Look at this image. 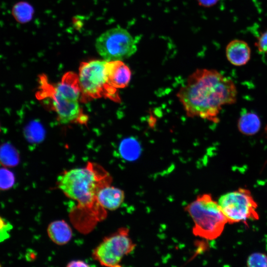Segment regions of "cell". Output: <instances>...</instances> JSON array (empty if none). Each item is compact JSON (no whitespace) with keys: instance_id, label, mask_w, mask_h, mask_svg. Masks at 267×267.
I'll use <instances>...</instances> for the list:
<instances>
[{"instance_id":"7a4b0ae2","label":"cell","mask_w":267,"mask_h":267,"mask_svg":"<svg viewBox=\"0 0 267 267\" xmlns=\"http://www.w3.org/2000/svg\"><path fill=\"white\" fill-rule=\"evenodd\" d=\"M112 181V177L102 167L89 162L85 167L61 173L57 177L56 184L65 196L77 202L82 210L92 211L100 220L98 214L104 209L97 202V194L101 188L110 185Z\"/></svg>"},{"instance_id":"4fadbf2b","label":"cell","mask_w":267,"mask_h":267,"mask_svg":"<svg viewBox=\"0 0 267 267\" xmlns=\"http://www.w3.org/2000/svg\"><path fill=\"white\" fill-rule=\"evenodd\" d=\"M47 232L51 240L59 245L68 243L73 235L71 227L64 220H56L50 222L47 227Z\"/></svg>"},{"instance_id":"5b68a950","label":"cell","mask_w":267,"mask_h":267,"mask_svg":"<svg viewBox=\"0 0 267 267\" xmlns=\"http://www.w3.org/2000/svg\"><path fill=\"white\" fill-rule=\"evenodd\" d=\"M137 41L126 29L114 27L101 34L96 40L98 53L106 61L123 60L137 50Z\"/></svg>"},{"instance_id":"2e32d148","label":"cell","mask_w":267,"mask_h":267,"mask_svg":"<svg viewBox=\"0 0 267 267\" xmlns=\"http://www.w3.org/2000/svg\"><path fill=\"white\" fill-rule=\"evenodd\" d=\"M119 150L121 157L128 161L136 160L140 154L139 142L132 137L123 140L120 144Z\"/></svg>"},{"instance_id":"3957f363","label":"cell","mask_w":267,"mask_h":267,"mask_svg":"<svg viewBox=\"0 0 267 267\" xmlns=\"http://www.w3.org/2000/svg\"><path fill=\"white\" fill-rule=\"evenodd\" d=\"M184 209L193 221V234L206 240H212L219 237L227 223L218 202L210 194L198 195Z\"/></svg>"},{"instance_id":"9c48e42d","label":"cell","mask_w":267,"mask_h":267,"mask_svg":"<svg viewBox=\"0 0 267 267\" xmlns=\"http://www.w3.org/2000/svg\"><path fill=\"white\" fill-rule=\"evenodd\" d=\"M106 71L108 82L110 86L118 89L125 88L128 86L132 72L122 60L107 61Z\"/></svg>"},{"instance_id":"5bb4252c","label":"cell","mask_w":267,"mask_h":267,"mask_svg":"<svg viewBox=\"0 0 267 267\" xmlns=\"http://www.w3.org/2000/svg\"><path fill=\"white\" fill-rule=\"evenodd\" d=\"M261 128V121L259 116L255 112H243L237 121V128L242 134L252 136L257 134Z\"/></svg>"},{"instance_id":"ac0fdd59","label":"cell","mask_w":267,"mask_h":267,"mask_svg":"<svg viewBox=\"0 0 267 267\" xmlns=\"http://www.w3.org/2000/svg\"><path fill=\"white\" fill-rule=\"evenodd\" d=\"M24 135L30 142H38L44 137L43 129L40 124L36 122L29 123L24 129Z\"/></svg>"},{"instance_id":"7c38bea8","label":"cell","mask_w":267,"mask_h":267,"mask_svg":"<svg viewBox=\"0 0 267 267\" xmlns=\"http://www.w3.org/2000/svg\"><path fill=\"white\" fill-rule=\"evenodd\" d=\"M125 197L123 190L110 184L101 188L97 193L96 198L98 203L102 208L114 211L120 207Z\"/></svg>"},{"instance_id":"8fae6325","label":"cell","mask_w":267,"mask_h":267,"mask_svg":"<svg viewBox=\"0 0 267 267\" xmlns=\"http://www.w3.org/2000/svg\"><path fill=\"white\" fill-rule=\"evenodd\" d=\"M53 87L57 93L67 99L79 101L82 96L78 75L74 72L65 73L61 81Z\"/></svg>"},{"instance_id":"7402d4cb","label":"cell","mask_w":267,"mask_h":267,"mask_svg":"<svg viewBox=\"0 0 267 267\" xmlns=\"http://www.w3.org/2000/svg\"><path fill=\"white\" fill-rule=\"evenodd\" d=\"M255 46L260 53L267 55V30L259 34L255 41Z\"/></svg>"},{"instance_id":"cb8c5ba5","label":"cell","mask_w":267,"mask_h":267,"mask_svg":"<svg viewBox=\"0 0 267 267\" xmlns=\"http://www.w3.org/2000/svg\"><path fill=\"white\" fill-rule=\"evenodd\" d=\"M219 0H198L200 4L204 6H209L214 5Z\"/></svg>"},{"instance_id":"277c9868","label":"cell","mask_w":267,"mask_h":267,"mask_svg":"<svg viewBox=\"0 0 267 267\" xmlns=\"http://www.w3.org/2000/svg\"><path fill=\"white\" fill-rule=\"evenodd\" d=\"M107 61L95 59L82 62L79 68V81L82 98L95 99L102 97L119 101L117 89L108 82L106 71Z\"/></svg>"},{"instance_id":"603a6c76","label":"cell","mask_w":267,"mask_h":267,"mask_svg":"<svg viewBox=\"0 0 267 267\" xmlns=\"http://www.w3.org/2000/svg\"><path fill=\"white\" fill-rule=\"evenodd\" d=\"M67 267H89V265L82 260H75L70 262L67 265Z\"/></svg>"},{"instance_id":"44dd1931","label":"cell","mask_w":267,"mask_h":267,"mask_svg":"<svg viewBox=\"0 0 267 267\" xmlns=\"http://www.w3.org/2000/svg\"><path fill=\"white\" fill-rule=\"evenodd\" d=\"M13 226L0 216V243L10 237V231Z\"/></svg>"},{"instance_id":"30bf717a","label":"cell","mask_w":267,"mask_h":267,"mask_svg":"<svg viewBox=\"0 0 267 267\" xmlns=\"http://www.w3.org/2000/svg\"><path fill=\"white\" fill-rule=\"evenodd\" d=\"M251 50L248 44L240 39H234L227 44L225 55L228 62L235 66L246 65L251 58Z\"/></svg>"},{"instance_id":"e0dca14e","label":"cell","mask_w":267,"mask_h":267,"mask_svg":"<svg viewBox=\"0 0 267 267\" xmlns=\"http://www.w3.org/2000/svg\"><path fill=\"white\" fill-rule=\"evenodd\" d=\"M33 7L25 1L16 3L12 9V14L14 19L20 23L30 21L33 17Z\"/></svg>"},{"instance_id":"52a82bcc","label":"cell","mask_w":267,"mask_h":267,"mask_svg":"<svg viewBox=\"0 0 267 267\" xmlns=\"http://www.w3.org/2000/svg\"><path fill=\"white\" fill-rule=\"evenodd\" d=\"M218 203L228 223L259 218L257 211L258 205L247 189L239 188L225 193L220 197Z\"/></svg>"},{"instance_id":"d4e9b609","label":"cell","mask_w":267,"mask_h":267,"mask_svg":"<svg viewBox=\"0 0 267 267\" xmlns=\"http://www.w3.org/2000/svg\"><path fill=\"white\" fill-rule=\"evenodd\" d=\"M265 134L267 136V125L266 126L265 128Z\"/></svg>"},{"instance_id":"9a60e30c","label":"cell","mask_w":267,"mask_h":267,"mask_svg":"<svg viewBox=\"0 0 267 267\" xmlns=\"http://www.w3.org/2000/svg\"><path fill=\"white\" fill-rule=\"evenodd\" d=\"M20 154L16 148L9 142L0 145V164L6 168L17 166L20 162Z\"/></svg>"},{"instance_id":"484cf974","label":"cell","mask_w":267,"mask_h":267,"mask_svg":"<svg viewBox=\"0 0 267 267\" xmlns=\"http://www.w3.org/2000/svg\"><path fill=\"white\" fill-rule=\"evenodd\" d=\"M0 131H1V128H0Z\"/></svg>"},{"instance_id":"ffe728a7","label":"cell","mask_w":267,"mask_h":267,"mask_svg":"<svg viewBox=\"0 0 267 267\" xmlns=\"http://www.w3.org/2000/svg\"><path fill=\"white\" fill-rule=\"evenodd\" d=\"M247 266L250 267H267V256L262 253H253L248 258Z\"/></svg>"},{"instance_id":"8992f818","label":"cell","mask_w":267,"mask_h":267,"mask_svg":"<svg viewBox=\"0 0 267 267\" xmlns=\"http://www.w3.org/2000/svg\"><path fill=\"white\" fill-rule=\"evenodd\" d=\"M135 246L130 237L129 229L121 227L104 238L93 249L92 257L102 266L121 267L123 258L132 252Z\"/></svg>"},{"instance_id":"d6986e66","label":"cell","mask_w":267,"mask_h":267,"mask_svg":"<svg viewBox=\"0 0 267 267\" xmlns=\"http://www.w3.org/2000/svg\"><path fill=\"white\" fill-rule=\"evenodd\" d=\"M15 181L14 174L6 167L0 168V190H7L11 188Z\"/></svg>"},{"instance_id":"6da1fadb","label":"cell","mask_w":267,"mask_h":267,"mask_svg":"<svg viewBox=\"0 0 267 267\" xmlns=\"http://www.w3.org/2000/svg\"><path fill=\"white\" fill-rule=\"evenodd\" d=\"M237 93L231 79L216 70L203 68L188 76L177 96L188 117L216 123L222 107L236 103Z\"/></svg>"},{"instance_id":"ba28073f","label":"cell","mask_w":267,"mask_h":267,"mask_svg":"<svg viewBox=\"0 0 267 267\" xmlns=\"http://www.w3.org/2000/svg\"><path fill=\"white\" fill-rule=\"evenodd\" d=\"M41 89L38 97L41 99L49 98L53 110L61 124L77 122L85 123L87 117L84 114L79 101L67 99L54 90L53 85L48 83L45 76L40 77Z\"/></svg>"}]
</instances>
